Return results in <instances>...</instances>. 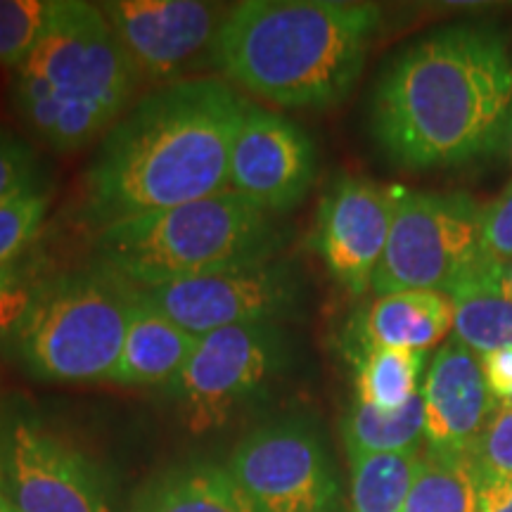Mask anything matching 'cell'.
Instances as JSON below:
<instances>
[{"mask_svg":"<svg viewBox=\"0 0 512 512\" xmlns=\"http://www.w3.org/2000/svg\"><path fill=\"white\" fill-rule=\"evenodd\" d=\"M292 363V342L283 325H238L197 337L190 361L166 384L181 403L192 432L223 425L242 403L259 396Z\"/></svg>","mask_w":512,"mask_h":512,"instance_id":"8","label":"cell"},{"mask_svg":"<svg viewBox=\"0 0 512 512\" xmlns=\"http://www.w3.org/2000/svg\"><path fill=\"white\" fill-rule=\"evenodd\" d=\"M422 448L408 453L349 456L351 512H403L418 472Z\"/></svg>","mask_w":512,"mask_h":512,"instance_id":"23","label":"cell"},{"mask_svg":"<svg viewBox=\"0 0 512 512\" xmlns=\"http://www.w3.org/2000/svg\"><path fill=\"white\" fill-rule=\"evenodd\" d=\"M0 503L8 512H112L100 467L29 413L5 422Z\"/></svg>","mask_w":512,"mask_h":512,"instance_id":"11","label":"cell"},{"mask_svg":"<svg viewBox=\"0 0 512 512\" xmlns=\"http://www.w3.org/2000/svg\"><path fill=\"white\" fill-rule=\"evenodd\" d=\"M57 0H0V67L17 69L53 17Z\"/></svg>","mask_w":512,"mask_h":512,"instance_id":"24","label":"cell"},{"mask_svg":"<svg viewBox=\"0 0 512 512\" xmlns=\"http://www.w3.org/2000/svg\"><path fill=\"white\" fill-rule=\"evenodd\" d=\"M136 292L100 264L48 273L5 349L34 380H110Z\"/></svg>","mask_w":512,"mask_h":512,"instance_id":"6","label":"cell"},{"mask_svg":"<svg viewBox=\"0 0 512 512\" xmlns=\"http://www.w3.org/2000/svg\"><path fill=\"white\" fill-rule=\"evenodd\" d=\"M140 76L174 83L214 64V43L228 12L200 0H112L100 3Z\"/></svg>","mask_w":512,"mask_h":512,"instance_id":"12","label":"cell"},{"mask_svg":"<svg viewBox=\"0 0 512 512\" xmlns=\"http://www.w3.org/2000/svg\"><path fill=\"white\" fill-rule=\"evenodd\" d=\"M38 259H22L0 266V342H5L15 325L27 313L38 285L46 278Z\"/></svg>","mask_w":512,"mask_h":512,"instance_id":"27","label":"cell"},{"mask_svg":"<svg viewBox=\"0 0 512 512\" xmlns=\"http://www.w3.org/2000/svg\"><path fill=\"white\" fill-rule=\"evenodd\" d=\"M5 482V422L0 420V491Z\"/></svg>","mask_w":512,"mask_h":512,"instance_id":"32","label":"cell"},{"mask_svg":"<svg viewBox=\"0 0 512 512\" xmlns=\"http://www.w3.org/2000/svg\"><path fill=\"white\" fill-rule=\"evenodd\" d=\"M479 361H482V373L491 396L498 403L512 406V349L491 351V354L479 356Z\"/></svg>","mask_w":512,"mask_h":512,"instance_id":"30","label":"cell"},{"mask_svg":"<svg viewBox=\"0 0 512 512\" xmlns=\"http://www.w3.org/2000/svg\"><path fill=\"white\" fill-rule=\"evenodd\" d=\"M12 72V107L57 152H76L105 136L140 81L102 10L81 0H57L27 60Z\"/></svg>","mask_w":512,"mask_h":512,"instance_id":"4","label":"cell"},{"mask_svg":"<svg viewBox=\"0 0 512 512\" xmlns=\"http://www.w3.org/2000/svg\"><path fill=\"white\" fill-rule=\"evenodd\" d=\"M195 344L197 335L181 328L138 290L119 361L107 382L121 387H166L190 361Z\"/></svg>","mask_w":512,"mask_h":512,"instance_id":"17","label":"cell"},{"mask_svg":"<svg viewBox=\"0 0 512 512\" xmlns=\"http://www.w3.org/2000/svg\"><path fill=\"white\" fill-rule=\"evenodd\" d=\"M453 306V335L477 356L512 349L510 268L484 259L446 294Z\"/></svg>","mask_w":512,"mask_h":512,"instance_id":"18","label":"cell"},{"mask_svg":"<svg viewBox=\"0 0 512 512\" xmlns=\"http://www.w3.org/2000/svg\"><path fill=\"white\" fill-rule=\"evenodd\" d=\"M342 437L349 456L420 451L425 446L422 394L392 413L377 411L368 403L354 399L342 420Z\"/></svg>","mask_w":512,"mask_h":512,"instance_id":"21","label":"cell"},{"mask_svg":"<svg viewBox=\"0 0 512 512\" xmlns=\"http://www.w3.org/2000/svg\"><path fill=\"white\" fill-rule=\"evenodd\" d=\"M318 176V152L309 133L283 114L247 105L233 140L228 190L271 216L306 200Z\"/></svg>","mask_w":512,"mask_h":512,"instance_id":"13","label":"cell"},{"mask_svg":"<svg viewBox=\"0 0 512 512\" xmlns=\"http://www.w3.org/2000/svg\"><path fill=\"white\" fill-rule=\"evenodd\" d=\"M380 27L375 3L247 0L223 19L214 67L273 105L328 110L354 91Z\"/></svg>","mask_w":512,"mask_h":512,"instance_id":"3","label":"cell"},{"mask_svg":"<svg viewBox=\"0 0 512 512\" xmlns=\"http://www.w3.org/2000/svg\"><path fill=\"white\" fill-rule=\"evenodd\" d=\"M48 204L50 197L38 188L0 204V266L27 256L29 245L46 221Z\"/></svg>","mask_w":512,"mask_h":512,"instance_id":"25","label":"cell"},{"mask_svg":"<svg viewBox=\"0 0 512 512\" xmlns=\"http://www.w3.org/2000/svg\"><path fill=\"white\" fill-rule=\"evenodd\" d=\"M356 370V399L392 413L408 406L422 392L427 351L366 349L351 354Z\"/></svg>","mask_w":512,"mask_h":512,"instance_id":"20","label":"cell"},{"mask_svg":"<svg viewBox=\"0 0 512 512\" xmlns=\"http://www.w3.org/2000/svg\"><path fill=\"white\" fill-rule=\"evenodd\" d=\"M131 512H259L228 467L185 460L152 475L133 496Z\"/></svg>","mask_w":512,"mask_h":512,"instance_id":"19","label":"cell"},{"mask_svg":"<svg viewBox=\"0 0 512 512\" xmlns=\"http://www.w3.org/2000/svg\"><path fill=\"white\" fill-rule=\"evenodd\" d=\"M420 394L425 406L427 451L472 458L477 441L498 408L475 351L456 337H448L425 370Z\"/></svg>","mask_w":512,"mask_h":512,"instance_id":"15","label":"cell"},{"mask_svg":"<svg viewBox=\"0 0 512 512\" xmlns=\"http://www.w3.org/2000/svg\"><path fill=\"white\" fill-rule=\"evenodd\" d=\"M453 328L451 299L441 292L403 290L380 294L351 318L347 354L366 349L427 351Z\"/></svg>","mask_w":512,"mask_h":512,"instance_id":"16","label":"cell"},{"mask_svg":"<svg viewBox=\"0 0 512 512\" xmlns=\"http://www.w3.org/2000/svg\"><path fill=\"white\" fill-rule=\"evenodd\" d=\"M477 512H512V479L484 484L479 489Z\"/></svg>","mask_w":512,"mask_h":512,"instance_id":"31","label":"cell"},{"mask_svg":"<svg viewBox=\"0 0 512 512\" xmlns=\"http://www.w3.org/2000/svg\"><path fill=\"white\" fill-rule=\"evenodd\" d=\"M143 294L197 337L238 325H283L302 316L306 304L299 268L278 259L150 287Z\"/></svg>","mask_w":512,"mask_h":512,"instance_id":"10","label":"cell"},{"mask_svg":"<svg viewBox=\"0 0 512 512\" xmlns=\"http://www.w3.org/2000/svg\"><path fill=\"white\" fill-rule=\"evenodd\" d=\"M510 283H512V271H510Z\"/></svg>","mask_w":512,"mask_h":512,"instance_id":"34","label":"cell"},{"mask_svg":"<svg viewBox=\"0 0 512 512\" xmlns=\"http://www.w3.org/2000/svg\"><path fill=\"white\" fill-rule=\"evenodd\" d=\"M38 155L34 145L0 128V204L36 190Z\"/></svg>","mask_w":512,"mask_h":512,"instance_id":"28","label":"cell"},{"mask_svg":"<svg viewBox=\"0 0 512 512\" xmlns=\"http://www.w3.org/2000/svg\"><path fill=\"white\" fill-rule=\"evenodd\" d=\"M377 150L406 171L458 169L512 143V53L491 24H448L384 64L368 102Z\"/></svg>","mask_w":512,"mask_h":512,"instance_id":"1","label":"cell"},{"mask_svg":"<svg viewBox=\"0 0 512 512\" xmlns=\"http://www.w3.org/2000/svg\"><path fill=\"white\" fill-rule=\"evenodd\" d=\"M228 470L259 512H337L330 451L302 418L254 427L238 441Z\"/></svg>","mask_w":512,"mask_h":512,"instance_id":"9","label":"cell"},{"mask_svg":"<svg viewBox=\"0 0 512 512\" xmlns=\"http://www.w3.org/2000/svg\"><path fill=\"white\" fill-rule=\"evenodd\" d=\"M0 512H8V510H5V505H3V503H0Z\"/></svg>","mask_w":512,"mask_h":512,"instance_id":"33","label":"cell"},{"mask_svg":"<svg viewBox=\"0 0 512 512\" xmlns=\"http://www.w3.org/2000/svg\"><path fill=\"white\" fill-rule=\"evenodd\" d=\"M479 484L472 458L441 456L422 448L403 512H477Z\"/></svg>","mask_w":512,"mask_h":512,"instance_id":"22","label":"cell"},{"mask_svg":"<svg viewBox=\"0 0 512 512\" xmlns=\"http://www.w3.org/2000/svg\"><path fill=\"white\" fill-rule=\"evenodd\" d=\"M484 249L501 264L512 259V181L484 204Z\"/></svg>","mask_w":512,"mask_h":512,"instance_id":"29","label":"cell"},{"mask_svg":"<svg viewBox=\"0 0 512 512\" xmlns=\"http://www.w3.org/2000/svg\"><path fill=\"white\" fill-rule=\"evenodd\" d=\"M479 484H494L512 479V406L498 403L494 418L489 420L482 439L472 451Z\"/></svg>","mask_w":512,"mask_h":512,"instance_id":"26","label":"cell"},{"mask_svg":"<svg viewBox=\"0 0 512 512\" xmlns=\"http://www.w3.org/2000/svg\"><path fill=\"white\" fill-rule=\"evenodd\" d=\"M249 102L216 76L147 93L100 140L86 176V221L112 223L228 190L233 140Z\"/></svg>","mask_w":512,"mask_h":512,"instance_id":"2","label":"cell"},{"mask_svg":"<svg viewBox=\"0 0 512 512\" xmlns=\"http://www.w3.org/2000/svg\"><path fill=\"white\" fill-rule=\"evenodd\" d=\"M285 230L238 192L223 190L178 207L102 228L95 264L138 290L278 259Z\"/></svg>","mask_w":512,"mask_h":512,"instance_id":"5","label":"cell"},{"mask_svg":"<svg viewBox=\"0 0 512 512\" xmlns=\"http://www.w3.org/2000/svg\"><path fill=\"white\" fill-rule=\"evenodd\" d=\"M396 190L366 176L342 174L320 197L311 245L332 280L354 297L373 287L392 230Z\"/></svg>","mask_w":512,"mask_h":512,"instance_id":"14","label":"cell"},{"mask_svg":"<svg viewBox=\"0 0 512 512\" xmlns=\"http://www.w3.org/2000/svg\"><path fill=\"white\" fill-rule=\"evenodd\" d=\"M484 259V204L467 192L399 188L370 290L377 297L403 290L448 294Z\"/></svg>","mask_w":512,"mask_h":512,"instance_id":"7","label":"cell"}]
</instances>
